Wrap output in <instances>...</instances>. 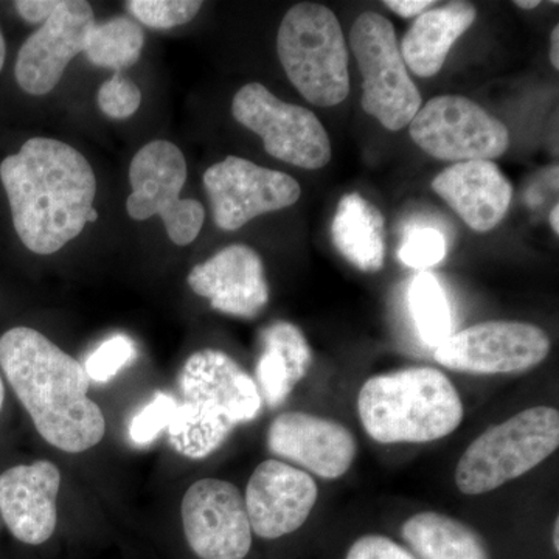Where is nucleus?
Listing matches in <instances>:
<instances>
[{
	"label": "nucleus",
	"instance_id": "obj_1",
	"mask_svg": "<svg viewBox=\"0 0 559 559\" xmlns=\"http://www.w3.org/2000/svg\"><path fill=\"white\" fill-rule=\"evenodd\" d=\"M14 230L25 248L50 255L79 237L97 180L86 157L60 140L35 138L0 164Z\"/></svg>",
	"mask_w": 559,
	"mask_h": 559
},
{
	"label": "nucleus",
	"instance_id": "obj_2",
	"mask_svg": "<svg viewBox=\"0 0 559 559\" xmlns=\"http://www.w3.org/2000/svg\"><path fill=\"white\" fill-rule=\"evenodd\" d=\"M0 369L51 447L80 454L100 443L105 415L87 395L84 367L43 333L27 326L7 331L0 337Z\"/></svg>",
	"mask_w": 559,
	"mask_h": 559
},
{
	"label": "nucleus",
	"instance_id": "obj_3",
	"mask_svg": "<svg viewBox=\"0 0 559 559\" xmlns=\"http://www.w3.org/2000/svg\"><path fill=\"white\" fill-rule=\"evenodd\" d=\"M179 390L168 436L179 454L194 460L219 450L238 425L255 419L263 403L257 382L218 349H201L187 359Z\"/></svg>",
	"mask_w": 559,
	"mask_h": 559
},
{
	"label": "nucleus",
	"instance_id": "obj_4",
	"mask_svg": "<svg viewBox=\"0 0 559 559\" xmlns=\"http://www.w3.org/2000/svg\"><path fill=\"white\" fill-rule=\"evenodd\" d=\"M360 423L382 444L430 443L462 425V400L450 378L432 367L378 374L359 390Z\"/></svg>",
	"mask_w": 559,
	"mask_h": 559
},
{
	"label": "nucleus",
	"instance_id": "obj_5",
	"mask_svg": "<svg viewBox=\"0 0 559 559\" xmlns=\"http://www.w3.org/2000/svg\"><path fill=\"white\" fill-rule=\"evenodd\" d=\"M280 62L301 97L320 108L349 94L348 51L336 14L320 3L293 7L277 35Z\"/></svg>",
	"mask_w": 559,
	"mask_h": 559
},
{
	"label": "nucleus",
	"instance_id": "obj_6",
	"mask_svg": "<svg viewBox=\"0 0 559 559\" xmlns=\"http://www.w3.org/2000/svg\"><path fill=\"white\" fill-rule=\"evenodd\" d=\"M559 447V412L536 406L485 430L463 452L455 485L463 495L495 491L524 476Z\"/></svg>",
	"mask_w": 559,
	"mask_h": 559
},
{
	"label": "nucleus",
	"instance_id": "obj_7",
	"mask_svg": "<svg viewBox=\"0 0 559 559\" xmlns=\"http://www.w3.org/2000/svg\"><path fill=\"white\" fill-rule=\"evenodd\" d=\"M349 44L362 73V109L389 131L403 130L421 108V95L407 73L392 22L373 11L360 14Z\"/></svg>",
	"mask_w": 559,
	"mask_h": 559
},
{
	"label": "nucleus",
	"instance_id": "obj_8",
	"mask_svg": "<svg viewBox=\"0 0 559 559\" xmlns=\"http://www.w3.org/2000/svg\"><path fill=\"white\" fill-rule=\"evenodd\" d=\"M186 180V157L175 143L168 140L146 143L131 162L128 215L135 221L159 215L170 240L189 246L200 235L205 210L200 201L180 200Z\"/></svg>",
	"mask_w": 559,
	"mask_h": 559
},
{
	"label": "nucleus",
	"instance_id": "obj_9",
	"mask_svg": "<svg viewBox=\"0 0 559 559\" xmlns=\"http://www.w3.org/2000/svg\"><path fill=\"white\" fill-rule=\"evenodd\" d=\"M231 114L242 127L260 135L275 159L305 170H319L331 159L325 128L310 109L280 100L260 83H249L235 95Z\"/></svg>",
	"mask_w": 559,
	"mask_h": 559
},
{
	"label": "nucleus",
	"instance_id": "obj_10",
	"mask_svg": "<svg viewBox=\"0 0 559 559\" xmlns=\"http://www.w3.org/2000/svg\"><path fill=\"white\" fill-rule=\"evenodd\" d=\"M409 124L412 140L433 159L491 160L510 145L506 124L460 95L432 98Z\"/></svg>",
	"mask_w": 559,
	"mask_h": 559
},
{
	"label": "nucleus",
	"instance_id": "obj_11",
	"mask_svg": "<svg viewBox=\"0 0 559 559\" xmlns=\"http://www.w3.org/2000/svg\"><path fill=\"white\" fill-rule=\"evenodd\" d=\"M549 336L530 323L491 320L452 333L436 348L440 366L460 373H522L549 356Z\"/></svg>",
	"mask_w": 559,
	"mask_h": 559
},
{
	"label": "nucleus",
	"instance_id": "obj_12",
	"mask_svg": "<svg viewBox=\"0 0 559 559\" xmlns=\"http://www.w3.org/2000/svg\"><path fill=\"white\" fill-rule=\"evenodd\" d=\"M213 221L221 230H238L264 215L300 200L299 182L282 171L229 156L204 173Z\"/></svg>",
	"mask_w": 559,
	"mask_h": 559
},
{
	"label": "nucleus",
	"instance_id": "obj_13",
	"mask_svg": "<svg viewBox=\"0 0 559 559\" xmlns=\"http://www.w3.org/2000/svg\"><path fill=\"white\" fill-rule=\"evenodd\" d=\"M186 538L201 559H245L252 547V528L245 496L234 484L202 479L182 500Z\"/></svg>",
	"mask_w": 559,
	"mask_h": 559
},
{
	"label": "nucleus",
	"instance_id": "obj_14",
	"mask_svg": "<svg viewBox=\"0 0 559 559\" xmlns=\"http://www.w3.org/2000/svg\"><path fill=\"white\" fill-rule=\"evenodd\" d=\"M95 22L90 3L62 0L17 53L14 76L21 90L31 95H47L53 91L69 62L84 51Z\"/></svg>",
	"mask_w": 559,
	"mask_h": 559
},
{
	"label": "nucleus",
	"instance_id": "obj_15",
	"mask_svg": "<svg viewBox=\"0 0 559 559\" xmlns=\"http://www.w3.org/2000/svg\"><path fill=\"white\" fill-rule=\"evenodd\" d=\"M318 498V485L307 471L266 460L253 471L246 488L250 528L263 539L290 535L308 521Z\"/></svg>",
	"mask_w": 559,
	"mask_h": 559
},
{
	"label": "nucleus",
	"instance_id": "obj_16",
	"mask_svg": "<svg viewBox=\"0 0 559 559\" xmlns=\"http://www.w3.org/2000/svg\"><path fill=\"white\" fill-rule=\"evenodd\" d=\"M267 448L322 479L344 476L358 452L355 436L341 423L307 412H286L271 423Z\"/></svg>",
	"mask_w": 559,
	"mask_h": 559
},
{
	"label": "nucleus",
	"instance_id": "obj_17",
	"mask_svg": "<svg viewBox=\"0 0 559 559\" xmlns=\"http://www.w3.org/2000/svg\"><path fill=\"white\" fill-rule=\"evenodd\" d=\"M189 285L213 310L237 318H255L270 301L263 261L245 245H231L194 266Z\"/></svg>",
	"mask_w": 559,
	"mask_h": 559
},
{
	"label": "nucleus",
	"instance_id": "obj_18",
	"mask_svg": "<svg viewBox=\"0 0 559 559\" xmlns=\"http://www.w3.org/2000/svg\"><path fill=\"white\" fill-rule=\"evenodd\" d=\"M60 487V469L47 460L0 474V513L14 538L31 546L50 539L57 528Z\"/></svg>",
	"mask_w": 559,
	"mask_h": 559
},
{
	"label": "nucleus",
	"instance_id": "obj_19",
	"mask_svg": "<svg viewBox=\"0 0 559 559\" xmlns=\"http://www.w3.org/2000/svg\"><path fill=\"white\" fill-rule=\"evenodd\" d=\"M432 190L480 234L499 226L513 198V186L491 160L454 164L432 180Z\"/></svg>",
	"mask_w": 559,
	"mask_h": 559
},
{
	"label": "nucleus",
	"instance_id": "obj_20",
	"mask_svg": "<svg viewBox=\"0 0 559 559\" xmlns=\"http://www.w3.org/2000/svg\"><path fill=\"white\" fill-rule=\"evenodd\" d=\"M257 388L267 406L278 407L308 374L312 353L307 337L289 322H275L261 333Z\"/></svg>",
	"mask_w": 559,
	"mask_h": 559
},
{
	"label": "nucleus",
	"instance_id": "obj_21",
	"mask_svg": "<svg viewBox=\"0 0 559 559\" xmlns=\"http://www.w3.org/2000/svg\"><path fill=\"white\" fill-rule=\"evenodd\" d=\"M476 17L477 10L466 2H454L423 13L400 47L406 68L421 79L437 75L455 40L468 31Z\"/></svg>",
	"mask_w": 559,
	"mask_h": 559
},
{
	"label": "nucleus",
	"instance_id": "obj_22",
	"mask_svg": "<svg viewBox=\"0 0 559 559\" xmlns=\"http://www.w3.org/2000/svg\"><path fill=\"white\" fill-rule=\"evenodd\" d=\"M331 238L345 260L362 272H378L384 266V218L380 210L358 193L342 198Z\"/></svg>",
	"mask_w": 559,
	"mask_h": 559
},
{
	"label": "nucleus",
	"instance_id": "obj_23",
	"mask_svg": "<svg viewBox=\"0 0 559 559\" xmlns=\"http://www.w3.org/2000/svg\"><path fill=\"white\" fill-rule=\"evenodd\" d=\"M403 538L423 559H489L487 544L476 530L436 511L404 522Z\"/></svg>",
	"mask_w": 559,
	"mask_h": 559
},
{
	"label": "nucleus",
	"instance_id": "obj_24",
	"mask_svg": "<svg viewBox=\"0 0 559 559\" xmlns=\"http://www.w3.org/2000/svg\"><path fill=\"white\" fill-rule=\"evenodd\" d=\"M143 46L145 35L138 22L119 16L102 24L95 22L87 35L83 53L91 64L119 73L140 60Z\"/></svg>",
	"mask_w": 559,
	"mask_h": 559
},
{
	"label": "nucleus",
	"instance_id": "obj_25",
	"mask_svg": "<svg viewBox=\"0 0 559 559\" xmlns=\"http://www.w3.org/2000/svg\"><path fill=\"white\" fill-rule=\"evenodd\" d=\"M409 308L419 340L437 348L452 336V311L447 293L432 272L421 271L409 286Z\"/></svg>",
	"mask_w": 559,
	"mask_h": 559
},
{
	"label": "nucleus",
	"instance_id": "obj_26",
	"mask_svg": "<svg viewBox=\"0 0 559 559\" xmlns=\"http://www.w3.org/2000/svg\"><path fill=\"white\" fill-rule=\"evenodd\" d=\"M200 0H130L127 9L132 16L156 31H168L187 24L200 13Z\"/></svg>",
	"mask_w": 559,
	"mask_h": 559
},
{
	"label": "nucleus",
	"instance_id": "obj_27",
	"mask_svg": "<svg viewBox=\"0 0 559 559\" xmlns=\"http://www.w3.org/2000/svg\"><path fill=\"white\" fill-rule=\"evenodd\" d=\"M138 356L134 342L127 334H116L98 345L84 364L87 378L95 382H108L121 369L130 366Z\"/></svg>",
	"mask_w": 559,
	"mask_h": 559
},
{
	"label": "nucleus",
	"instance_id": "obj_28",
	"mask_svg": "<svg viewBox=\"0 0 559 559\" xmlns=\"http://www.w3.org/2000/svg\"><path fill=\"white\" fill-rule=\"evenodd\" d=\"M447 255V241L436 227L417 226L406 231L399 257L406 266L425 271Z\"/></svg>",
	"mask_w": 559,
	"mask_h": 559
},
{
	"label": "nucleus",
	"instance_id": "obj_29",
	"mask_svg": "<svg viewBox=\"0 0 559 559\" xmlns=\"http://www.w3.org/2000/svg\"><path fill=\"white\" fill-rule=\"evenodd\" d=\"M178 400L168 393H157L142 411L132 418L130 437L132 443L146 447L159 437L162 430L170 428Z\"/></svg>",
	"mask_w": 559,
	"mask_h": 559
},
{
	"label": "nucleus",
	"instance_id": "obj_30",
	"mask_svg": "<svg viewBox=\"0 0 559 559\" xmlns=\"http://www.w3.org/2000/svg\"><path fill=\"white\" fill-rule=\"evenodd\" d=\"M142 103V92L138 84L130 79H124L121 73H116L112 79L106 81L98 91V106L102 112L109 119L124 120L134 116Z\"/></svg>",
	"mask_w": 559,
	"mask_h": 559
},
{
	"label": "nucleus",
	"instance_id": "obj_31",
	"mask_svg": "<svg viewBox=\"0 0 559 559\" xmlns=\"http://www.w3.org/2000/svg\"><path fill=\"white\" fill-rule=\"evenodd\" d=\"M345 559H417L395 540L380 535H366L349 547Z\"/></svg>",
	"mask_w": 559,
	"mask_h": 559
},
{
	"label": "nucleus",
	"instance_id": "obj_32",
	"mask_svg": "<svg viewBox=\"0 0 559 559\" xmlns=\"http://www.w3.org/2000/svg\"><path fill=\"white\" fill-rule=\"evenodd\" d=\"M61 2L57 0H20L14 3L22 20L28 24H40L49 20Z\"/></svg>",
	"mask_w": 559,
	"mask_h": 559
},
{
	"label": "nucleus",
	"instance_id": "obj_33",
	"mask_svg": "<svg viewBox=\"0 0 559 559\" xmlns=\"http://www.w3.org/2000/svg\"><path fill=\"white\" fill-rule=\"evenodd\" d=\"M432 0H388L384 5L390 10L395 11L396 14L403 17H417L421 16L429 7H432Z\"/></svg>",
	"mask_w": 559,
	"mask_h": 559
},
{
	"label": "nucleus",
	"instance_id": "obj_34",
	"mask_svg": "<svg viewBox=\"0 0 559 559\" xmlns=\"http://www.w3.org/2000/svg\"><path fill=\"white\" fill-rule=\"evenodd\" d=\"M550 61L555 69L559 68V27L551 32Z\"/></svg>",
	"mask_w": 559,
	"mask_h": 559
},
{
	"label": "nucleus",
	"instance_id": "obj_35",
	"mask_svg": "<svg viewBox=\"0 0 559 559\" xmlns=\"http://www.w3.org/2000/svg\"><path fill=\"white\" fill-rule=\"evenodd\" d=\"M550 226L554 229L555 234H559V207L555 205L554 210L550 213Z\"/></svg>",
	"mask_w": 559,
	"mask_h": 559
},
{
	"label": "nucleus",
	"instance_id": "obj_36",
	"mask_svg": "<svg viewBox=\"0 0 559 559\" xmlns=\"http://www.w3.org/2000/svg\"><path fill=\"white\" fill-rule=\"evenodd\" d=\"M539 0H518L516 7H520L522 10H533L539 7Z\"/></svg>",
	"mask_w": 559,
	"mask_h": 559
},
{
	"label": "nucleus",
	"instance_id": "obj_37",
	"mask_svg": "<svg viewBox=\"0 0 559 559\" xmlns=\"http://www.w3.org/2000/svg\"><path fill=\"white\" fill-rule=\"evenodd\" d=\"M7 47L5 39H3L2 32H0V72H2L3 64H5Z\"/></svg>",
	"mask_w": 559,
	"mask_h": 559
},
{
	"label": "nucleus",
	"instance_id": "obj_38",
	"mask_svg": "<svg viewBox=\"0 0 559 559\" xmlns=\"http://www.w3.org/2000/svg\"><path fill=\"white\" fill-rule=\"evenodd\" d=\"M559 520L555 521V527H554V546L555 550H559Z\"/></svg>",
	"mask_w": 559,
	"mask_h": 559
},
{
	"label": "nucleus",
	"instance_id": "obj_39",
	"mask_svg": "<svg viewBox=\"0 0 559 559\" xmlns=\"http://www.w3.org/2000/svg\"><path fill=\"white\" fill-rule=\"evenodd\" d=\"M98 221V212L95 209H92L90 213H87L86 224L97 223Z\"/></svg>",
	"mask_w": 559,
	"mask_h": 559
},
{
	"label": "nucleus",
	"instance_id": "obj_40",
	"mask_svg": "<svg viewBox=\"0 0 559 559\" xmlns=\"http://www.w3.org/2000/svg\"><path fill=\"white\" fill-rule=\"evenodd\" d=\"M3 400H5V385H3L2 377H0V411H2Z\"/></svg>",
	"mask_w": 559,
	"mask_h": 559
}]
</instances>
